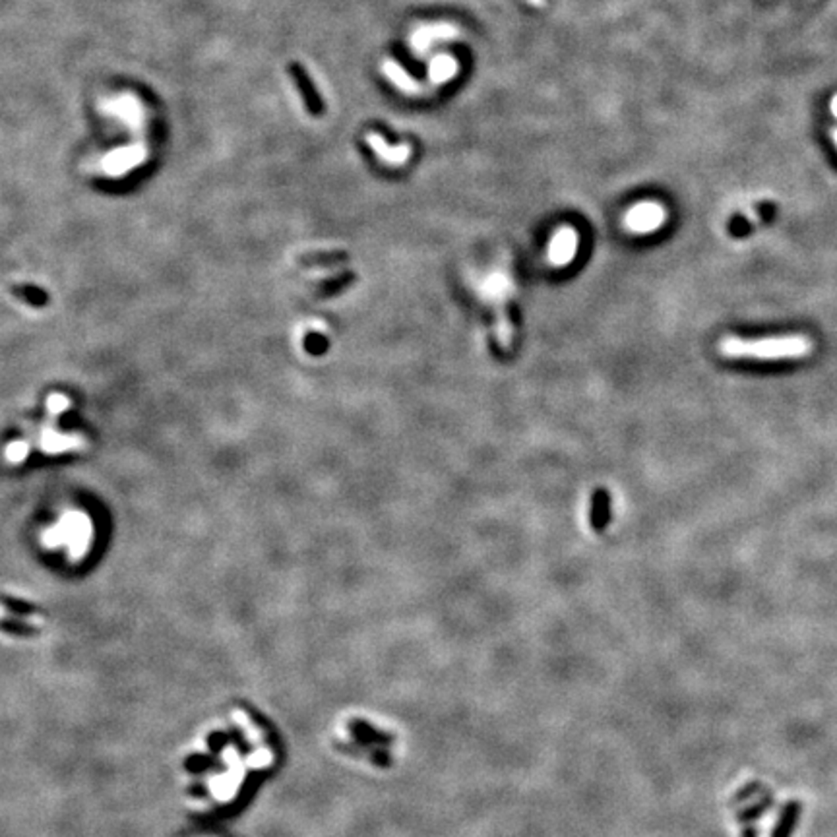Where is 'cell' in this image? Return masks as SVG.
I'll list each match as a JSON object with an SVG mask.
<instances>
[{
	"instance_id": "cell-2",
	"label": "cell",
	"mask_w": 837,
	"mask_h": 837,
	"mask_svg": "<svg viewBox=\"0 0 837 837\" xmlns=\"http://www.w3.org/2000/svg\"><path fill=\"white\" fill-rule=\"evenodd\" d=\"M492 316H495V335L502 351H512L514 347V324L508 314L506 291L500 285H495L488 295Z\"/></svg>"
},
{
	"instance_id": "cell-5",
	"label": "cell",
	"mask_w": 837,
	"mask_h": 837,
	"mask_svg": "<svg viewBox=\"0 0 837 837\" xmlns=\"http://www.w3.org/2000/svg\"><path fill=\"white\" fill-rule=\"evenodd\" d=\"M365 140H367L368 146L376 151L378 157H380L384 163H388V165H392V167L405 165V163L409 161V157H411V151H413L411 144L390 146L386 140H384V136H380V134H376V132H368L367 138Z\"/></svg>"
},
{
	"instance_id": "cell-1",
	"label": "cell",
	"mask_w": 837,
	"mask_h": 837,
	"mask_svg": "<svg viewBox=\"0 0 837 837\" xmlns=\"http://www.w3.org/2000/svg\"><path fill=\"white\" fill-rule=\"evenodd\" d=\"M814 349L809 335L787 333L770 338H736L727 335L719 341V353L727 359L785 361L806 357Z\"/></svg>"
},
{
	"instance_id": "cell-14",
	"label": "cell",
	"mask_w": 837,
	"mask_h": 837,
	"mask_svg": "<svg viewBox=\"0 0 837 837\" xmlns=\"http://www.w3.org/2000/svg\"><path fill=\"white\" fill-rule=\"evenodd\" d=\"M272 760H274V754H272L267 748L260 746L254 754L247 758V764H249L250 768H258V770H262V768H267V765L272 764Z\"/></svg>"
},
{
	"instance_id": "cell-16",
	"label": "cell",
	"mask_w": 837,
	"mask_h": 837,
	"mask_svg": "<svg viewBox=\"0 0 837 837\" xmlns=\"http://www.w3.org/2000/svg\"><path fill=\"white\" fill-rule=\"evenodd\" d=\"M829 136H831V140H834V144H836L837 147V126H834V129L829 130Z\"/></svg>"
},
{
	"instance_id": "cell-7",
	"label": "cell",
	"mask_w": 837,
	"mask_h": 837,
	"mask_svg": "<svg viewBox=\"0 0 837 837\" xmlns=\"http://www.w3.org/2000/svg\"><path fill=\"white\" fill-rule=\"evenodd\" d=\"M458 70H460V65L454 56L438 55L429 66V78L434 85H440V83L451 80L458 74Z\"/></svg>"
},
{
	"instance_id": "cell-17",
	"label": "cell",
	"mask_w": 837,
	"mask_h": 837,
	"mask_svg": "<svg viewBox=\"0 0 837 837\" xmlns=\"http://www.w3.org/2000/svg\"><path fill=\"white\" fill-rule=\"evenodd\" d=\"M529 2H531V4H535V6H543V4H545V0H529Z\"/></svg>"
},
{
	"instance_id": "cell-8",
	"label": "cell",
	"mask_w": 837,
	"mask_h": 837,
	"mask_svg": "<svg viewBox=\"0 0 837 837\" xmlns=\"http://www.w3.org/2000/svg\"><path fill=\"white\" fill-rule=\"evenodd\" d=\"M611 520V497L607 490H597L591 500V527L595 531H603Z\"/></svg>"
},
{
	"instance_id": "cell-11",
	"label": "cell",
	"mask_w": 837,
	"mask_h": 837,
	"mask_svg": "<svg viewBox=\"0 0 837 837\" xmlns=\"http://www.w3.org/2000/svg\"><path fill=\"white\" fill-rule=\"evenodd\" d=\"M456 35V28L448 26V24H438V26H429V28L419 29L413 35V45L419 51H424L426 47L431 45V41L440 39V37H454Z\"/></svg>"
},
{
	"instance_id": "cell-10",
	"label": "cell",
	"mask_w": 837,
	"mask_h": 837,
	"mask_svg": "<svg viewBox=\"0 0 837 837\" xmlns=\"http://www.w3.org/2000/svg\"><path fill=\"white\" fill-rule=\"evenodd\" d=\"M382 72L386 74L388 80L394 83V85H397L401 92L415 93L419 92V88H421V85L407 74V70H404L401 66L397 65L396 60H384V63H382Z\"/></svg>"
},
{
	"instance_id": "cell-12",
	"label": "cell",
	"mask_w": 837,
	"mask_h": 837,
	"mask_svg": "<svg viewBox=\"0 0 837 837\" xmlns=\"http://www.w3.org/2000/svg\"><path fill=\"white\" fill-rule=\"evenodd\" d=\"M14 293H16L18 299L33 304V306H41V304L47 303L45 291H41V289L35 285H28V283H26V285H16L14 287Z\"/></svg>"
},
{
	"instance_id": "cell-4",
	"label": "cell",
	"mask_w": 837,
	"mask_h": 837,
	"mask_svg": "<svg viewBox=\"0 0 837 837\" xmlns=\"http://www.w3.org/2000/svg\"><path fill=\"white\" fill-rule=\"evenodd\" d=\"M289 74H291V78H293L297 90L301 92V97H303V101H304V105H306L308 113L314 115V117H320V115L324 113L322 97L318 95V90H316V85L313 83V80L308 78L306 70H304L303 66L299 65V63H291V65H289Z\"/></svg>"
},
{
	"instance_id": "cell-9",
	"label": "cell",
	"mask_w": 837,
	"mask_h": 837,
	"mask_svg": "<svg viewBox=\"0 0 837 837\" xmlns=\"http://www.w3.org/2000/svg\"><path fill=\"white\" fill-rule=\"evenodd\" d=\"M349 260V254L343 250H328V252H308L299 258V264L303 266H320V267H331L341 266Z\"/></svg>"
},
{
	"instance_id": "cell-15",
	"label": "cell",
	"mask_w": 837,
	"mask_h": 837,
	"mask_svg": "<svg viewBox=\"0 0 837 837\" xmlns=\"http://www.w3.org/2000/svg\"><path fill=\"white\" fill-rule=\"evenodd\" d=\"M829 109H831V115L837 119V93L831 97V101H829Z\"/></svg>"
},
{
	"instance_id": "cell-13",
	"label": "cell",
	"mask_w": 837,
	"mask_h": 837,
	"mask_svg": "<svg viewBox=\"0 0 837 837\" xmlns=\"http://www.w3.org/2000/svg\"><path fill=\"white\" fill-rule=\"evenodd\" d=\"M233 719L239 723V725H242L245 727V733H247V736H249L250 740L254 743L256 746H262V735H260V731H256V727L252 725V721H250L242 711H235L233 713Z\"/></svg>"
},
{
	"instance_id": "cell-6",
	"label": "cell",
	"mask_w": 837,
	"mask_h": 837,
	"mask_svg": "<svg viewBox=\"0 0 837 837\" xmlns=\"http://www.w3.org/2000/svg\"><path fill=\"white\" fill-rule=\"evenodd\" d=\"M576 245H578L576 231L570 229V227H564V229L558 231V233L554 235V239L551 240L549 256H551V260L554 264H566V262L576 254Z\"/></svg>"
},
{
	"instance_id": "cell-3",
	"label": "cell",
	"mask_w": 837,
	"mask_h": 837,
	"mask_svg": "<svg viewBox=\"0 0 837 837\" xmlns=\"http://www.w3.org/2000/svg\"><path fill=\"white\" fill-rule=\"evenodd\" d=\"M665 223V210L655 202H644L632 208L626 215V227L634 233H649Z\"/></svg>"
}]
</instances>
